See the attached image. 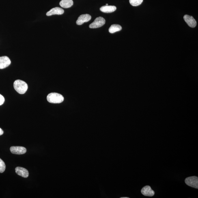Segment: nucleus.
Returning a JSON list of instances; mask_svg holds the SVG:
<instances>
[{
    "mask_svg": "<svg viewBox=\"0 0 198 198\" xmlns=\"http://www.w3.org/2000/svg\"><path fill=\"white\" fill-rule=\"evenodd\" d=\"M14 87L17 92L21 94L25 93L28 89L27 83L25 82L20 80H17L15 81Z\"/></svg>",
    "mask_w": 198,
    "mask_h": 198,
    "instance_id": "1",
    "label": "nucleus"
},
{
    "mask_svg": "<svg viewBox=\"0 0 198 198\" xmlns=\"http://www.w3.org/2000/svg\"><path fill=\"white\" fill-rule=\"evenodd\" d=\"M47 99L48 102L53 104L61 103L64 101V97L62 95L55 93H50Z\"/></svg>",
    "mask_w": 198,
    "mask_h": 198,
    "instance_id": "2",
    "label": "nucleus"
},
{
    "mask_svg": "<svg viewBox=\"0 0 198 198\" xmlns=\"http://www.w3.org/2000/svg\"><path fill=\"white\" fill-rule=\"evenodd\" d=\"M185 182L188 186L195 188H198V178L196 176H192L187 178L185 179Z\"/></svg>",
    "mask_w": 198,
    "mask_h": 198,
    "instance_id": "3",
    "label": "nucleus"
},
{
    "mask_svg": "<svg viewBox=\"0 0 198 198\" xmlns=\"http://www.w3.org/2000/svg\"><path fill=\"white\" fill-rule=\"evenodd\" d=\"M105 23V19L103 17H100L97 18L94 21L89 25V27L90 29H97L102 27Z\"/></svg>",
    "mask_w": 198,
    "mask_h": 198,
    "instance_id": "4",
    "label": "nucleus"
},
{
    "mask_svg": "<svg viewBox=\"0 0 198 198\" xmlns=\"http://www.w3.org/2000/svg\"><path fill=\"white\" fill-rule=\"evenodd\" d=\"M10 150L13 154H25L27 152V149L22 147H10Z\"/></svg>",
    "mask_w": 198,
    "mask_h": 198,
    "instance_id": "5",
    "label": "nucleus"
},
{
    "mask_svg": "<svg viewBox=\"0 0 198 198\" xmlns=\"http://www.w3.org/2000/svg\"><path fill=\"white\" fill-rule=\"evenodd\" d=\"M91 17L89 14H82L80 15L76 21V24L78 25H82L85 22H87L90 21Z\"/></svg>",
    "mask_w": 198,
    "mask_h": 198,
    "instance_id": "6",
    "label": "nucleus"
},
{
    "mask_svg": "<svg viewBox=\"0 0 198 198\" xmlns=\"http://www.w3.org/2000/svg\"><path fill=\"white\" fill-rule=\"evenodd\" d=\"M184 20L188 25L191 28H195L197 25V22L193 17L185 15L184 17Z\"/></svg>",
    "mask_w": 198,
    "mask_h": 198,
    "instance_id": "7",
    "label": "nucleus"
},
{
    "mask_svg": "<svg viewBox=\"0 0 198 198\" xmlns=\"http://www.w3.org/2000/svg\"><path fill=\"white\" fill-rule=\"evenodd\" d=\"M11 64V61L8 57L2 56L0 57V69L7 68Z\"/></svg>",
    "mask_w": 198,
    "mask_h": 198,
    "instance_id": "8",
    "label": "nucleus"
},
{
    "mask_svg": "<svg viewBox=\"0 0 198 198\" xmlns=\"http://www.w3.org/2000/svg\"><path fill=\"white\" fill-rule=\"evenodd\" d=\"M142 194L146 196L152 197L154 195L155 192L149 186L144 187L141 190Z\"/></svg>",
    "mask_w": 198,
    "mask_h": 198,
    "instance_id": "9",
    "label": "nucleus"
},
{
    "mask_svg": "<svg viewBox=\"0 0 198 198\" xmlns=\"http://www.w3.org/2000/svg\"><path fill=\"white\" fill-rule=\"evenodd\" d=\"M64 12V11L63 9L59 7H56L52 9L47 13L46 15L49 16L53 15H61L63 14Z\"/></svg>",
    "mask_w": 198,
    "mask_h": 198,
    "instance_id": "10",
    "label": "nucleus"
},
{
    "mask_svg": "<svg viewBox=\"0 0 198 198\" xmlns=\"http://www.w3.org/2000/svg\"><path fill=\"white\" fill-rule=\"evenodd\" d=\"M15 170L17 174L24 178H27L29 176V171L25 168L19 167H17Z\"/></svg>",
    "mask_w": 198,
    "mask_h": 198,
    "instance_id": "11",
    "label": "nucleus"
},
{
    "mask_svg": "<svg viewBox=\"0 0 198 198\" xmlns=\"http://www.w3.org/2000/svg\"><path fill=\"white\" fill-rule=\"evenodd\" d=\"M116 10V7L114 6H104L101 7L100 10L105 13H111Z\"/></svg>",
    "mask_w": 198,
    "mask_h": 198,
    "instance_id": "12",
    "label": "nucleus"
},
{
    "mask_svg": "<svg viewBox=\"0 0 198 198\" xmlns=\"http://www.w3.org/2000/svg\"><path fill=\"white\" fill-rule=\"evenodd\" d=\"M74 4L73 0H61L59 5L64 8H68L72 6Z\"/></svg>",
    "mask_w": 198,
    "mask_h": 198,
    "instance_id": "13",
    "label": "nucleus"
},
{
    "mask_svg": "<svg viewBox=\"0 0 198 198\" xmlns=\"http://www.w3.org/2000/svg\"><path fill=\"white\" fill-rule=\"evenodd\" d=\"M122 29V27L117 24H113L109 28V31L110 33H113L120 31Z\"/></svg>",
    "mask_w": 198,
    "mask_h": 198,
    "instance_id": "14",
    "label": "nucleus"
},
{
    "mask_svg": "<svg viewBox=\"0 0 198 198\" xmlns=\"http://www.w3.org/2000/svg\"><path fill=\"white\" fill-rule=\"evenodd\" d=\"M143 0H129L130 3L132 6H137L143 3Z\"/></svg>",
    "mask_w": 198,
    "mask_h": 198,
    "instance_id": "15",
    "label": "nucleus"
},
{
    "mask_svg": "<svg viewBox=\"0 0 198 198\" xmlns=\"http://www.w3.org/2000/svg\"><path fill=\"white\" fill-rule=\"evenodd\" d=\"M6 169V165L4 162L0 158V173H3Z\"/></svg>",
    "mask_w": 198,
    "mask_h": 198,
    "instance_id": "16",
    "label": "nucleus"
},
{
    "mask_svg": "<svg viewBox=\"0 0 198 198\" xmlns=\"http://www.w3.org/2000/svg\"><path fill=\"white\" fill-rule=\"evenodd\" d=\"M5 101L4 97L2 95L0 94V106L3 104L5 102Z\"/></svg>",
    "mask_w": 198,
    "mask_h": 198,
    "instance_id": "17",
    "label": "nucleus"
},
{
    "mask_svg": "<svg viewBox=\"0 0 198 198\" xmlns=\"http://www.w3.org/2000/svg\"><path fill=\"white\" fill-rule=\"evenodd\" d=\"M3 130H2L1 128H0V135H3Z\"/></svg>",
    "mask_w": 198,
    "mask_h": 198,
    "instance_id": "18",
    "label": "nucleus"
},
{
    "mask_svg": "<svg viewBox=\"0 0 198 198\" xmlns=\"http://www.w3.org/2000/svg\"><path fill=\"white\" fill-rule=\"evenodd\" d=\"M106 6H108V4H106Z\"/></svg>",
    "mask_w": 198,
    "mask_h": 198,
    "instance_id": "19",
    "label": "nucleus"
}]
</instances>
